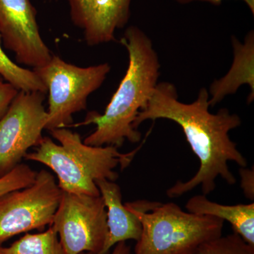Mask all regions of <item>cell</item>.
<instances>
[{"label":"cell","mask_w":254,"mask_h":254,"mask_svg":"<svg viewBox=\"0 0 254 254\" xmlns=\"http://www.w3.org/2000/svg\"><path fill=\"white\" fill-rule=\"evenodd\" d=\"M52 225L64 254H100L108 232L103 198L63 191Z\"/></svg>","instance_id":"obj_6"},{"label":"cell","mask_w":254,"mask_h":254,"mask_svg":"<svg viewBox=\"0 0 254 254\" xmlns=\"http://www.w3.org/2000/svg\"><path fill=\"white\" fill-rule=\"evenodd\" d=\"M18 91L14 86L0 76V119L7 111Z\"/></svg>","instance_id":"obj_19"},{"label":"cell","mask_w":254,"mask_h":254,"mask_svg":"<svg viewBox=\"0 0 254 254\" xmlns=\"http://www.w3.org/2000/svg\"><path fill=\"white\" fill-rule=\"evenodd\" d=\"M26 160L44 164L57 176L58 186L64 192L100 196V190L94 180L75 163L73 157L64 147L58 145L49 137H44L36 151L27 153Z\"/></svg>","instance_id":"obj_11"},{"label":"cell","mask_w":254,"mask_h":254,"mask_svg":"<svg viewBox=\"0 0 254 254\" xmlns=\"http://www.w3.org/2000/svg\"><path fill=\"white\" fill-rule=\"evenodd\" d=\"M245 2L249 6L251 11H252V14L254 13V0H245Z\"/></svg>","instance_id":"obj_23"},{"label":"cell","mask_w":254,"mask_h":254,"mask_svg":"<svg viewBox=\"0 0 254 254\" xmlns=\"http://www.w3.org/2000/svg\"><path fill=\"white\" fill-rule=\"evenodd\" d=\"M0 35V76L14 86L18 91L41 92L46 94L44 83L33 70L23 68L10 59L1 45Z\"/></svg>","instance_id":"obj_16"},{"label":"cell","mask_w":254,"mask_h":254,"mask_svg":"<svg viewBox=\"0 0 254 254\" xmlns=\"http://www.w3.org/2000/svg\"><path fill=\"white\" fill-rule=\"evenodd\" d=\"M79 254H94L90 252H83ZM111 254H133L129 246L127 245L126 242H122L115 246Z\"/></svg>","instance_id":"obj_21"},{"label":"cell","mask_w":254,"mask_h":254,"mask_svg":"<svg viewBox=\"0 0 254 254\" xmlns=\"http://www.w3.org/2000/svg\"><path fill=\"white\" fill-rule=\"evenodd\" d=\"M46 94L19 91L0 119V177L21 163L28 149L43 139L48 115Z\"/></svg>","instance_id":"obj_7"},{"label":"cell","mask_w":254,"mask_h":254,"mask_svg":"<svg viewBox=\"0 0 254 254\" xmlns=\"http://www.w3.org/2000/svg\"><path fill=\"white\" fill-rule=\"evenodd\" d=\"M174 1L182 4H190L193 1H204V2L210 3L212 4L220 5L224 0H174ZM240 1H245V0H240Z\"/></svg>","instance_id":"obj_22"},{"label":"cell","mask_w":254,"mask_h":254,"mask_svg":"<svg viewBox=\"0 0 254 254\" xmlns=\"http://www.w3.org/2000/svg\"><path fill=\"white\" fill-rule=\"evenodd\" d=\"M0 35L17 63L33 68L45 66L51 52L40 33L36 8L30 0H0Z\"/></svg>","instance_id":"obj_8"},{"label":"cell","mask_w":254,"mask_h":254,"mask_svg":"<svg viewBox=\"0 0 254 254\" xmlns=\"http://www.w3.org/2000/svg\"><path fill=\"white\" fill-rule=\"evenodd\" d=\"M234 60L230 71L223 77L215 80L209 89V105L215 106L225 97L234 94L243 85H249L251 93L248 103L254 98V33L250 31L244 43L232 36Z\"/></svg>","instance_id":"obj_13"},{"label":"cell","mask_w":254,"mask_h":254,"mask_svg":"<svg viewBox=\"0 0 254 254\" xmlns=\"http://www.w3.org/2000/svg\"><path fill=\"white\" fill-rule=\"evenodd\" d=\"M125 205L142 225L133 254H193L205 242L222 235L223 220L184 211L173 202L137 200Z\"/></svg>","instance_id":"obj_3"},{"label":"cell","mask_w":254,"mask_h":254,"mask_svg":"<svg viewBox=\"0 0 254 254\" xmlns=\"http://www.w3.org/2000/svg\"><path fill=\"white\" fill-rule=\"evenodd\" d=\"M70 17L89 46L116 41L115 33L128 23L131 0H67Z\"/></svg>","instance_id":"obj_9"},{"label":"cell","mask_w":254,"mask_h":254,"mask_svg":"<svg viewBox=\"0 0 254 254\" xmlns=\"http://www.w3.org/2000/svg\"><path fill=\"white\" fill-rule=\"evenodd\" d=\"M52 136L60 145L76 157L88 170L94 181L108 180L115 182L118 174L114 171L119 165L122 170L127 168L138 149L128 153H121L118 148L113 145L91 146L85 144L81 136L76 132L66 128H56L50 131Z\"/></svg>","instance_id":"obj_10"},{"label":"cell","mask_w":254,"mask_h":254,"mask_svg":"<svg viewBox=\"0 0 254 254\" xmlns=\"http://www.w3.org/2000/svg\"><path fill=\"white\" fill-rule=\"evenodd\" d=\"M241 187L249 199H254V170L245 168L240 169Z\"/></svg>","instance_id":"obj_20"},{"label":"cell","mask_w":254,"mask_h":254,"mask_svg":"<svg viewBox=\"0 0 254 254\" xmlns=\"http://www.w3.org/2000/svg\"><path fill=\"white\" fill-rule=\"evenodd\" d=\"M36 175V172L28 165L20 163L9 173L0 177V196L31 186L34 183Z\"/></svg>","instance_id":"obj_18"},{"label":"cell","mask_w":254,"mask_h":254,"mask_svg":"<svg viewBox=\"0 0 254 254\" xmlns=\"http://www.w3.org/2000/svg\"><path fill=\"white\" fill-rule=\"evenodd\" d=\"M95 182L108 210V236L100 254H108L114 246L120 242L139 240L142 225L136 215L123 204L121 188L118 184L105 179Z\"/></svg>","instance_id":"obj_12"},{"label":"cell","mask_w":254,"mask_h":254,"mask_svg":"<svg viewBox=\"0 0 254 254\" xmlns=\"http://www.w3.org/2000/svg\"><path fill=\"white\" fill-rule=\"evenodd\" d=\"M120 43L128 52V68L104 113L90 112L84 121L70 126L96 125L83 141L85 144L120 148L126 140L141 141V133L133 123L158 84L160 64L151 40L141 28H127Z\"/></svg>","instance_id":"obj_2"},{"label":"cell","mask_w":254,"mask_h":254,"mask_svg":"<svg viewBox=\"0 0 254 254\" xmlns=\"http://www.w3.org/2000/svg\"><path fill=\"white\" fill-rule=\"evenodd\" d=\"M62 195L54 175L43 170L31 186L1 195L0 246L16 235L52 225Z\"/></svg>","instance_id":"obj_5"},{"label":"cell","mask_w":254,"mask_h":254,"mask_svg":"<svg viewBox=\"0 0 254 254\" xmlns=\"http://www.w3.org/2000/svg\"><path fill=\"white\" fill-rule=\"evenodd\" d=\"M110 70L108 63L81 67L57 55L45 66L33 68L49 93L46 129L71 126L73 114L86 109L88 97L103 85Z\"/></svg>","instance_id":"obj_4"},{"label":"cell","mask_w":254,"mask_h":254,"mask_svg":"<svg viewBox=\"0 0 254 254\" xmlns=\"http://www.w3.org/2000/svg\"><path fill=\"white\" fill-rule=\"evenodd\" d=\"M193 254H254V246L234 232L205 242Z\"/></svg>","instance_id":"obj_17"},{"label":"cell","mask_w":254,"mask_h":254,"mask_svg":"<svg viewBox=\"0 0 254 254\" xmlns=\"http://www.w3.org/2000/svg\"><path fill=\"white\" fill-rule=\"evenodd\" d=\"M0 254H64L58 232L53 225L46 232L26 233L9 247L0 246Z\"/></svg>","instance_id":"obj_15"},{"label":"cell","mask_w":254,"mask_h":254,"mask_svg":"<svg viewBox=\"0 0 254 254\" xmlns=\"http://www.w3.org/2000/svg\"><path fill=\"white\" fill-rule=\"evenodd\" d=\"M209 93L203 88L196 100L187 104L179 100L176 87L170 82L158 83L145 108L138 113L133 127L146 120L165 119L175 122L182 128L187 141L200 161L196 174L188 181H177L167 190L170 198H177L198 186L203 195L210 194L216 187L215 180L221 177L228 185L236 184L228 162L246 168L247 159L230 138V131L240 126L242 120L237 114L221 108L216 114L209 112Z\"/></svg>","instance_id":"obj_1"},{"label":"cell","mask_w":254,"mask_h":254,"mask_svg":"<svg viewBox=\"0 0 254 254\" xmlns=\"http://www.w3.org/2000/svg\"><path fill=\"white\" fill-rule=\"evenodd\" d=\"M187 211L210 215L230 222L234 232L250 245L254 246V203L225 205L210 201L205 195H197L188 200Z\"/></svg>","instance_id":"obj_14"}]
</instances>
